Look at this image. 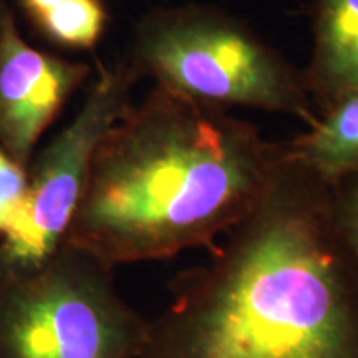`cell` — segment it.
I'll return each instance as SVG.
<instances>
[{
	"mask_svg": "<svg viewBox=\"0 0 358 358\" xmlns=\"http://www.w3.org/2000/svg\"><path fill=\"white\" fill-rule=\"evenodd\" d=\"M3 10H6V8H2V2H0V17H2V13H3Z\"/></svg>",
	"mask_w": 358,
	"mask_h": 358,
	"instance_id": "obj_12",
	"label": "cell"
},
{
	"mask_svg": "<svg viewBox=\"0 0 358 358\" xmlns=\"http://www.w3.org/2000/svg\"><path fill=\"white\" fill-rule=\"evenodd\" d=\"M87 64L30 47L10 12L0 17V146L27 168L34 148L88 78Z\"/></svg>",
	"mask_w": 358,
	"mask_h": 358,
	"instance_id": "obj_6",
	"label": "cell"
},
{
	"mask_svg": "<svg viewBox=\"0 0 358 358\" xmlns=\"http://www.w3.org/2000/svg\"><path fill=\"white\" fill-rule=\"evenodd\" d=\"M45 37L65 48L90 50L106 29L101 0H20Z\"/></svg>",
	"mask_w": 358,
	"mask_h": 358,
	"instance_id": "obj_9",
	"label": "cell"
},
{
	"mask_svg": "<svg viewBox=\"0 0 358 358\" xmlns=\"http://www.w3.org/2000/svg\"><path fill=\"white\" fill-rule=\"evenodd\" d=\"M284 159L254 123L155 85L98 143L65 243L111 267L213 248Z\"/></svg>",
	"mask_w": 358,
	"mask_h": 358,
	"instance_id": "obj_2",
	"label": "cell"
},
{
	"mask_svg": "<svg viewBox=\"0 0 358 358\" xmlns=\"http://www.w3.org/2000/svg\"><path fill=\"white\" fill-rule=\"evenodd\" d=\"M111 266L64 243L0 287V358H140L148 324L120 297Z\"/></svg>",
	"mask_w": 358,
	"mask_h": 358,
	"instance_id": "obj_4",
	"label": "cell"
},
{
	"mask_svg": "<svg viewBox=\"0 0 358 358\" xmlns=\"http://www.w3.org/2000/svg\"><path fill=\"white\" fill-rule=\"evenodd\" d=\"M30 179L25 166L0 146V234L10 237L24 221L29 204Z\"/></svg>",
	"mask_w": 358,
	"mask_h": 358,
	"instance_id": "obj_10",
	"label": "cell"
},
{
	"mask_svg": "<svg viewBox=\"0 0 358 358\" xmlns=\"http://www.w3.org/2000/svg\"><path fill=\"white\" fill-rule=\"evenodd\" d=\"M312 57L303 77L320 108L358 90V0H310Z\"/></svg>",
	"mask_w": 358,
	"mask_h": 358,
	"instance_id": "obj_7",
	"label": "cell"
},
{
	"mask_svg": "<svg viewBox=\"0 0 358 358\" xmlns=\"http://www.w3.org/2000/svg\"><path fill=\"white\" fill-rule=\"evenodd\" d=\"M294 163L327 186L358 174V90L322 108L306 131L284 143Z\"/></svg>",
	"mask_w": 358,
	"mask_h": 358,
	"instance_id": "obj_8",
	"label": "cell"
},
{
	"mask_svg": "<svg viewBox=\"0 0 358 358\" xmlns=\"http://www.w3.org/2000/svg\"><path fill=\"white\" fill-rule=\"evenodd\" d=\"M138 77L133 64L100 66L82 108L35 161L24 221L0 244V287L37 271L65 243L98 143L129 108Z\"/></svg>",
	"mask_w": 358,
	"mask_h": 358,
	"instance_id": "obj_5",
	"label": "cell"
},
{
	"mask_svg": "<svg viewBox=\"0 0 358 358\" xmlns=\"http://www.w3.org/2000/svg\"><path fill=\"white\" fill-rule=\"evenodd\" d=\"M134 69L203 105L256 108L312 124L303 71L231 13L182 3L151 10L134 37Z\"/></svg>",
	"mask_w": 358,
	"mask_h": 358,
	"instance_id": "obj_3",
	"label": "cell"
},
{
	"mask_svg": "<svg viewBox=\"0 0 358 358\" xmlns=\"http://www.w3.org/2000/svg\"><path fill=\"white\" fill-rule=\"evenodd\" d=\"M330 191L338 229L358 256V174L330 186Z\"/></svg>",
	"mask_w": 358,
	"mask_h": 358,
	"instance_id": "obj_11",
	"label": "cell"
},
{
	"mask_svg": "<svg viewBox=\"0 0 358 358\" xmlns=\"http://www.w3.org/2000/svg\"><path fill=\"white\" fill-rule=\"evenodd\" d=\"M222 237L174 282L140 358H358V256L330 186L285 153Z\"/></svg>",
	"mask_w": 358,
	"mask_h": 358,
	"instance_id": "obj_1",
	"label": "cell"
}]
</instances>
